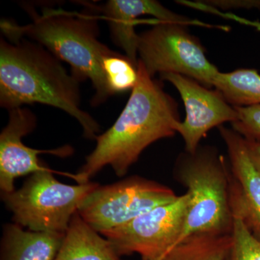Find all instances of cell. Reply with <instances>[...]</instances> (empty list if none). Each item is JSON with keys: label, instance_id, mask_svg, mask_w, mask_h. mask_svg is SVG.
Here are the masks:
<instances>
[{"label": "cell", "instance_id": "obj_1", "mask_svg": "<svg viewBox=\"0 0 260 260\" xmlns=\"http://www.w3.org/2000/svg\"><path fill=\"white\" fill-rule=\"evenodd\" d=\"M138 80L125 107L109 129L99 135L96 145L73 180L85 184L110 166L119 177L125 176L142 153L159 140L172 138L181 121L179 104L151 78L138 61Z\"/></svg>", "mask_w": 260, "mask_h": 260}, {"label": "cell", "instance_id": "obj_2", "mask_svg": "<svg viewBox=\"0 0 260 260\" xmlns=\"http://www.w3.org/2000/svg\"><path fill=\"white\" fill-rule=\"evenodd\" d=\"M80 83L41 44L0 39V106L8 112L26 104L57 108L79 122L85 138L95 140L100 124L81 109Z\"/></svg>", "mask_w": 260, "mask_h": 260}, {"label": "cell", "instance_id": "obj_3", "mask_svg": "<svg viewBox=\"0 0 260 260\" xmlns=\"http://www.w3.org/2000/svg\"><path fill=\"white\" fill-rule=\"evenodd\" d=\"M32 21L20 25L3 20L1 29L10 42L26 39L41 44L59 60L71 67L80 82L90 80L95 93L91 105L98 107L112 96L103 69V59L112 52L99 39L97 15L70 12L61 8H43L29 12Z\"/></svg>", "mask_w": 260, "mask_h": 260}, {"label": "cell", "instance_id": "obj_4", "mask_svg": "<svg viewBox=\"0 0 260 260\" xmlns=\"http://www.w3.org/2000/svg\"><path fill=\"white\" fill-rule=\"evenodd\" d=\"M174 177L190 196L179 244L193 234H232L234 218L229 199V162L216 147L200 145L193 153L184 150L179 154Z\"/></svg>", "mask_w": 260, "mask_h": 260}, {"label": "cell", "instance_id": "obj_5", "mask_svg": "<svg viewBox=\"0 0 260 260\" xmlns=\"http://www.w3.org/2000/svg\"><path fill=\"white\" fill-rule=\"evenodd\" d=\"M55 173L71 175L49 168L30 174L18 189L1 193L13 223L31 232L66 233L82 200L99 184L89 181L68 185L58 181Z\"/></svg>", "mask_w": 260, "mask_h": 260}, {"label": "cell", "instance_id": "obj_6", "mask_svg": "<svg viewBox=\"0 0 260 260\" xmlns=\"http://www.w3.org/2000/svg\"><path fill=\"white\" fill-rule=\"evenodd\" d=\"M189 25L158 21L139 34L138 61L151 78L155 75L179 74L213 88L220 73L208 59L200 39L189 32Z\"/></svg>", "mask_w": 260, "mask_h": 260}, {"label": "cell", "instance_id": "obj_7", "mask_svg": "<svg viewBox=\"0 0 260 260\" xmlns=\"http://www.w3.org/2000/svg\"><path fill=\"white\" fill-rule=\"evenodd\" d=\"M177 198L169 186L133 176L114 184H99L82 200L78 213L84 221L102 234Z\"/></svg>", "mask_w": 260, "mask_h": 260}, {"label": "cell", "instance_id": "obj_8", "mask_svg": "<svg viewBox=\"0 0 260 260\" xmlns=\"http://www.w3.org/2000/svg\"><path fill=\"white\" fill-rule=\"evenodd\" d=\"M190 203L187 192L147 212L125 225L102 232L119 256L162 260L179 244Z\"/></svg>", "mask_w": 260, "mask_h": 260}, {"label": "cell", "instance_id": "obj_9", "mask_svg": "<svg viewBox=\"0 0 260 260\" xmlns=\"http://www.w3.org/2000/svg\"><path fill=\"white\" fill-rule=\"evenodd\" d=\"M160 78L174 85L185 107V119L176 127L184 140L185 151L194 152L213 128L237 120L235 107L229 104L218 90L207 88L184 75L169 73Z\"/></svg>", "mask_w": 260, "mask_h": 260}, {"label": "cell", "instance_id": "obj_10", "mask_svg": "<svg viewBox=\"0 0 260 260\" xmlns=\"http://www.w3.org/2000/svg\"><path fill=\"white\" fill-rule=\"evenodd\" d=\"M37 118L27 108L9 111V120L0 134V190L9 193L15 190L18 178L49 169L39 160L41 154H51L61 158L73 155L70 145L51 150H38L26 146L23 137L35 129Z\"/></svg>", "mask_w": 260, "mask_h": 260}, {"label": "cell", "instance_id": "obj_11", "mask_svg": "<svg viewBox=\"0 0 260 260\" xmlns=\"http://www.w3.org/2000/svg\"><path fill=\"white\" fill-rule=\"evenodd\" d=\"M218 130L226 147L233 217L241 219L260 241V172L251 161L242 135L223 125Z\"/></svg>", "mask_w": 260, "mask_h": 260}, {"label": "cell", "instance_id": "obj_12", "mask_svg": "<svg viewBox=\"0 0 260 260\" xmlns=\"http://www.w3.org/2000/svg\"><path fill=\"white\" fill-rule=\"evenodd\" d=\"M102 12L110 27L114 43L125 52L134 64H138V43L139 34L135 31L137 20L142 15H152L158 21L213 27L174 13L155 0H110L101 7L93 6Z\"/></svg>", "mask_w": 260, "mask_h": 260}, {"label": "cell", "instance_id": "obj_13", "mask_svg": "<svg viewBox=\"0 0 260 260\" xmlns=\"http://www.w3.org/2000/svg\"><path fill=\"white\" fill-rule=\"evenodd\" d=\"M65 234L36 232L18 224L3 225L0 260H54Z\"/></svg>", "mask_w": 260, "mask_h": 260}, {"label": "cell", "instance_id": "obj_14", "mask_svg": "<svg viewBox=\"0 0 260 260\" xmlns=\"http://www.w3.org/2000/svg\"><path fill=\"white\" fill-rule=\"evenodd\" d=\"M54 260H122L112 244L78 212L73 215Z\"/></svg>", "mask_w": 260, "mask_h": 260}, {"label": "cell", "instance_id": "obj_15", "mask_svg": "<svg viewBox=\"0 0 260 260\" xmlns=\"http://www.w3.org/2000/svg\"><path fill=\"white\" fill-rule=\"evenodd\" d=\"M213 88L233 107L260 105V75L255 70L220 72L214 80Z\"/></svg>", "mask_w": 260, "mask_h": 260}, {"label": "cell", "instance_id": "obj_16", "mask_svg": "<svg viewBox=\"0 0 260 260\" xmlns=\"http://www.w3.org/2000/svg\"><path fill=\"white\" fill-rule=\"evenodd\" d=\"M232 243V234H193L177 244L162 260H223Z\"/></svg>", "mask_w": 260, "mask_h": 260}, {"label": "cell", "instance_id": "obj_17", "mask_svg": "<svg viewBox=\"0 0 260 260\" xmlns=\"http://www.w3.org/2000/svg\"><path fill=\"white\" fill-rule=\"evenodd\" d=\"M138 65L114 51L104 58L103 69L111 95L133 90L138 80Z\"/></svg>", "mask_w": 260, "mask_h": 260}, {"label": "cell", "instance_id": "obj_18", "mask_svg": "<svg viewBox=\"0 0 260 260\" xmlns=\"http://www.w3.org/2000/svg\"><path fill=\"white\" fill-rule=\"evenodd\" d=\"M232 243L223 260H260V241L241 219L234 218Z\"/></svg>", "mask_w": 260, "mask_h": 260}, {"label": "cell", "instance_id": "obj_19", "mask_svg": "<svg viewBox=\"0 0 260 260\" xmlns=\"http://www.w3.org/2000/svg\"><path fill=\"white\" fill-rule=\"evenodd\" d=\"M235 108L238 119L232 123V129L246 140L260 141V105Z\"/></svg>", "mask_w": 260, "mask_h": 260}, {"label": "cell", "instance_id": "obj_20", "mask_svg": "<svg viewBox=\"0 0 260 260\" xmlns=\"http://www.w3.org/2000/svg\"><path fill=\"white\" fill-rule=\"evenodd\" d=\"M200 4L218 10L229 13L233 10H260V0H199Z\"/></svg>", "mask_w": 260, "mask_h": 260}, {"label": "cell", "instance_id": "obj_21", "mask_svg": "<svg viewBox=\"0 0 260 260\" xmlns=\"http://www.w3.org/2000/svg\"><path fill=\"white\" fill-rule=\"evenodd\" d=\"M206 12L207 13H212V14L218 15V16L222 17V18L230 19V20H234L237 23L245 25L246 26L251 27V28L256 29L258 31H260V22L257 21V20H248V19L241 18V17L233 14L232 13H222V12H219L218 10L211 9V8H208Z\"/></svg>", "mask_w": 260, "mask_h": 260}, {"label": "cell", "instance_id": "obj_22", "mask_svg": "<svg viewBox=\"0 0 260 260\" xmlns=\"http://www.w3.org/2000/svg\"><path fill=\"white\" fill-rule=\"evenodd\" d=\"M245 140L251 161L260 172V141L246 139Z\"/></svg>", "mask_w": 260, "mask_h": 260}]
</instances>
